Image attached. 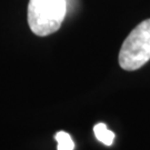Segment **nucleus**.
<instances>
[{"label": "nucleus", "mask_w": 150, "mask_h": 150, "mask_svg": "<svg viewBox=\"0 0 150 150\" xmlns=\"http://www.w3.org/2000/svg\"><path fill=\"white\" fill-rule=\"evenodd\" d=\"M66 13V0H29L28 23L35 35L45 37L59 29Z\"/></svg>", "instance_id": "f257e3e1"}, {"label": "nucleus", "mask_w": 150, "mask_h": 150, "mask_svg": "<svg viewBox=\"0 0 150 150\" xmlns=\"http://www.w3.org/2000/svg\"><path fill=\"white\" fill-rule=\"evenodd\" d=\"M150 60V19L140 22L123 41L119 64L128 71L141 68Z\"/></svg>", "instance_id": "f03ea898"}, {"label": "nucleus", "mask_w": 150, "mask_h": 150, "mask_svg": "<svg viewBox=\"0 0 150 150\" xmlns=\"http://www.w3.org/2000/svg\"><path fill=\"white\" fill-rule=\"evenodd\" d=\"M54 139L57 141V149L58 150H74L75 149V144L74 140L71 139L69 134L64 131H59L54 134Z\"/></svg>", "instance_id": "20e7f679"}, {"label": "nucleus", "mask_w": 150, "mask_h": 150, "mask_svg": "<svg viewBox=\"0 0 150 150\" xmlns=\"http://www.w3.org/2000/svg\"><path fill=\"white\" fill-rule=\"evenodd\" d=\"M93 132L96 138L100 142H102L105 146H111L115 141V134L111 130H109L107 128V126L105 123H97L96 126L93 127Z\"/></svg>", "instance_id": "7ed1b4c3"}]
</instances>
